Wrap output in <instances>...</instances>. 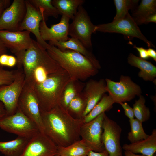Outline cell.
Wrapping results in <instances>:
<instances>
[{
	"instance_id": "6da1fadb",
	"label": "cell",
	"mask_w": 156,
	"mask_h": 156,
	"mask_svg": "<svg viewBox=\"0 0 156 156\" xmlns=\"http://www.w3.org/2000/svg\"><path fill=\"white\" fill-rule=\"evenodd\" d=\"M44 133L57 146L66 147L81 140L83 119L73 118L60 104L50 111H40Z\"/></svg>"
},
{
	"instance_id": "7a4b0ae2",
	"label": "cell",
	"mask_w": 156,
	"mask_h": 156,
	"mask_svg": "<svg viewBox=\"0 0 156 156\" xmlns=\"http://www.w3.org/2000/svg\"><path fill=\"white\" fill-rule=\"evenodd\" d=\"M46 50L50 56L67 72L71 81H85L96 75L101 68L86 57L73 50H61L50 45Z\"/></svg>"
},
{
	"instance_id": "3957f363",
	"label": "cell",
	"mask_w": 156,
	"mask_h": 156,
	"mask_svg": "<svg viewBox=\"0 0 156 156\" xmlns=\"http://www.w3.org/2000/svg\"><path fill=\"white\" fill-rule=\"evenodd\" d=\"M70 80L68 73L62 68L48 75L42 82L35 84L34 89L40 111H48L60 104L64 90Z\"/></svg>"
},
{
	"instance_id": "277c9868",
	"label": "cell",
	"mask_w": 156,
	"mask_h": 156,
	"mask_svg": "<svg viewBox=\"0 0 156 156\" xmlns=\"http://www.w3.org/2000/svg\"><path fill=\"white\" fill-rule=\"evenodd\" d=\"M0 128L29 139L40 132L36 125L18 108L13 114L6 115L0 119Z\"/></svg>"
},
{
	"instance_id": "5b68a950",
	"label": "cell",
	"mask_w": 156,
	"mask_h": 156,
	"mask_svg": "<svg viewBox=\"0 0 156 156\" xmlns=\"http://www.w3.org/2000/svg\"><path fill=\"white\" fill-rule=\"evenodd\" d=\"M97 31L118 33L128 37L136 38L144 41L149 48L155 47L152 42L143 35L129 13L123 18L118 20L95 25L94 33Z\"/></svg>"
},
{
	"instance_id": "8992f818",
	"label": "cell",
	"mask_w": 156,
	"mask_h": 156,
	"mask_svg": "<svg viewBox=\"0 0 156 156\" xmlns=\"http://www.w3.org/2000/svg\"><path fill=\"white\" fill-rule=\"evenodd\" d=\"M34 84L25 81L18 99V108L36 125L40 132L44 133L39 102L34 89Z\"/></svg>"
},
{
	"instance_id": "52a82bcc",
	"label": "cell",
	"mask_w": 156,
	"mask_h": 156,
	"mask_svg": "<svg viewBox=\"0 0 156 156\" xmlns=\"http://www.w3.org/2000/svg\"><path fill=\"white\" fill-rule=\"evenodd\" d=\"M69 24L68 35L79 40L88 49L92 47L91 36L95 25L91 22L82 5L80 6Z\"/></svg>"
},
{
	"instance_id": "ba28073f",
	"label": "cell",
	"mask_w": 156,
	"mask_h": 156,
	"mask_svg": "<svg viewBox=\"0 0 156 156\" xmlns=\"http://www.w3.org/2000/svg\"><path fill=\"white\" fill-rule=\"evenodd\" d=\"M105 81L107 92L115 103L119 104L130 101L142 94L140 86L134 82L129 76L121 75L118 82L108 78L106 79Z\"/></svg>"
},
{
	"instance_id": "9c48e42d",
	"label": "cell",
	"mask_w": 156,
	"mask_h": 156,
	"mask_svg": "<svg viewBox=\"0 0 156 156\" xmlns=\"http://www.w3.org/2000/svg\"><path fill=\"white\" fill-rule=\"evenodd\" d=\"M27 31L0 30V38L7 47L16 56L18 68H22V60L25 52L31 46L33 39Z\"/></svg>"
},
{
	"instance_id": "30bf717a",
	"label": "cell",
	"mask_w": 156,
	"mask_h": 156,
	"mask_svg": "<svg viewBox=\"0 0 156 156\" xmlns=\"http://www.w3.org/2000/svg\"><path fill=\"white\" fill-rule=\"evenodd\" d=\"M25 83L22 68H18L13 81L8 85L0 86V101L3 104L6 115L13 114L18 108L19 97Z\"/></svg>"
},
{
	"instance_id": "8fae6325",
	"label": "cell",
	"mask_w": 156,
	"mask_h": 156,
	"mask_svg": "<svg viewBox=\"0 0 156 156\" xmlns=\"http://www.w3.org/2000/svg\"><path fill=\"white\" fill-rule=\"evenodd\" d=\"M105 112L92 120L84 123L81 128V139L92 151L101 152L105 150L101 140L103 123Z\"/></svg>"
},
{
	"instance_id": "7c38bea8",
	"label": "cell",
	"mask_w": 156,
	"mask_h": 156,
	"mask_svg": "<svg viewBox=\"0 0 156 156\" xmlns=\"http://www.w3.org/2000/svg\"><path fill=\"white\" fill-rule=\"evenodd\" d=\"M103 128L101 140L109 156H123L120 142L121 127L105 114Z\"/></svg>"
},
{
	"instance_id": "4fadbf2b",
	"label": "cell",
	"mask_w": 156,
	"mask_h": 156,
	"mask_svg": "<svg viewBox=\"0 0 156 156\" xmlns=\"http://www.w3.org/2000/svg\"><path fill=\"white\" fill-rule=\"evenodd\" d=\"M25 2L26 13L19 27L18 31H27L31 32L36 37V41L47 49L50 45L42 39L40 31V24L44 16L43 9L36 8L28 0H25Z\"/></svg>"
},
{
	"instance_id": "5bb4252c",
	"label": "cell",
	"mask_w": 156,
	"mask_h": 156,
	"mask_svg": "<svg viewBox=\"0 0 156 156\" xmlns=\"http://www.w3.org/2000/svg\"><path fill=\"white\" fill-rule=\"evenodd\" d=\"M57 146L44 133L39 132L29 140L20 156H55Z\"/></svg>"
},
{
	"instance_id": "9a60e30c",
	"label": "cell",
	"mask_w": 156,
	"mask_h": 156,
	"mask_svg": "<svg viewBox=\"0 0 156 156\" xmlns=\"http://www.w3.org/2000/svg\"><path fill=\"white\" fill-rule=\"evenodd\" d=\"M26 12L25 0H14L4 10L0 18V30L18 31Z\"/></svg>"
},
{
	"instance_id": "2e32d148",
	"label": "cell",
	"mask_w": 156,
	"mask_h": 156,
	"mask_svg": "<svg viewBox=\"0 0 156 156\" xmlns=\"http://www.w3.org/2000/svg\"><path fill=\"white\" fill-rule=\"evenodd\" d=\"M67 16L62 15L60 21L56 24L52 25L50 28L47 25L44 16L41 22L40 31L42 39L46 41H65L68 40L69 21Z\"/></svg>"
},
{
	"instance_id": "e0dca14e",
	"label": "cell",
	"mask_w": 156,
	"mask_h": 156,
	"mask_svg": "<svg viewBox=\"0 0 156 156\" xmlns=\"http://www.w3.org/2000/svg\"><path fill=\"white\" fill-rule=\"evenodd\" d=\"M82 92L86 103L83 118L93 109L107 92L105 80L91 79L85 84Z\"/></svg>"
},
{
	"instance_id": "ac0fdd59",
	"label": "cell",
	"mask_w": 156,
	"mask_h": 156,
	"mask_svg": "<svg viewBox=\"0 0 156 156\" xmlns=\"http://www.w3.org/2000/svg\"><path fill=\"white\" fill-rule=\"evenodd\" d=\"M122 148L124 151L134 153H141L146 156H154L156 152V129H154L146 139L129 144H125Z\"/></svg>"
},
{
	"instance_id": "d6986e66",
	"label": "cell",
	"mask_w": 156,
	"mask_h": 156,
	"mask_svg": "<svg viewBox=\"0 0 156 156\" xmlns=\"http://www.w3.org/2000/svg\"><path fill=\"white\" fill-rule=\"evenodd\" d=\"M48 44L50 45L55 46L61 50L69 49L79 53L88 58L96 65L101 68L99 61L94 55L76 39L71 37L65 41H49Z\"/></svg>"
},
{
	"instance_id": "ffe728a7",
	"label": "cell",
	"mask_w": 156,
	"mask_h": 156,
	"mask_svg": "<svg viewBox=\"0 0 156 156\" xmlns=\"http://www.w3.org/2000/svg\"><path fill=\"white\" fill-rule=\"evenodd\" d=\"M128 63L139 68L138 76L146 81H153L156 77V67L151 62L130 53L127 57Z\"/></svg>"
},
{
	"instance_id": "44dd1931",
	"label": "cell",
	"mask_w": 156,
	"mask_h": 156,
	"mask_svg": "<svg viewBox=\"0 0 156 156\" xmlns=\"http://www.w3.org/2000/svg\"><path fill=\"white\" fill-rule=\"evenodd\" d=\"M29 139L18 136L7 142H0V152L5 156H20L23 152Z\"/></svg>"
},
{
	"instance_id": "7402d4cb",
	"label": "cell",
	"mask_w": 156,
	"mask_h": 156,
	"mask_svg": "<svg viewBox=\"0 0 156 156\" xmlns=\"http://www.w3.org/2000/svg\"><path fill=\"white\" fill-rule=\"evenodd\" d=\"M155 14H156V0H142L132 12L131 16L138 25L144 24L148 17Z\"/></svg>"
},
{
	"instance_id": "603a6c76",
	"label": "cell",
	"mask_w": 156,
	"mask_h": 156,
	"mask_svg": "<svg viewBox=\"0 0 156 156\" xmlns=\"http://www.w3.org/2000/svg\"><path fill=\"white\" fill-rule=\"evenodd\" d=\"M84 0H52L53 5L57 9L59 14L72 19L79 7L84 3Z\"/></svg>"
},
{
	"instance_id": "cb8c5ba5",
	"label": "cell",
	"mask_w": 156,
	"mask_h": 156,
	"mask_svg": "<svg viewBox=\"0 0 156 156\" xmlns=\"http://www.w3.org/2000/svg\"><path fill=\"white\" fill-rule=\"evenodd\" d=\"M85 85V84L79 81L70 80L64 90L60 101V105L67 110L70 102L75 96L82 92Z\"/></svg>"
},
{
	"instance_id": "d4e9b609",
	"label": "cell",
	"mask_w": 156,
	"mask_h": 156,
	"mask_svg": "<svg viewBox=\"0 0 156 156\" xmlns=\"http://www.w3.org/2000/svg\"><path fill=\"white\" fill-rule=\"evenodd\" d=\"M60 156H86L91 150L81 139L66 147L57 146Z\"/></svg>"
},
{
	"instance_id": "484cf974",
	"label": "cell",
	"mask_w": 156,
	"mask_h": 156,
	"mask_svg": "<svg viewBox=\"0 0 156 156\" xmlns=\"http://www.w3.org/2000/svg\"><path fill=\"white\" fill-rule=\"evenodd\" d=\"M115 102L109 95L105 94L93 109L83 118L84 123L95 118L102 113L110 110Z\"/></svg>"
},
{
	"instance_id": "4316f807",
	"label": "cell",
	"mask_w": 156,
	"mask_h": 156,
	"mask_svg": "<svg viewBox=\"0 0 156 156\" xmlns=\"http://www.w3.org/2000/svg\"><path fill=\"white\" fill-rule=\"evenodd\" d=\"M86 105V100L81 92L70 102L68 106L67 111L73 118L83 119Z\"/></svg>"
},
{
	"instance_id": "83f0119b",
	"label": "cell",
	"mask_w": 156,
	"mask_h": 156,
	"mask_svg": "<svg viewBox=\"0 0 156 156\" xmlns=\"http://www.w3.org/2000/svg\"><path fill=\"white\" fill-rule=\"evenodd\" d=\"M139 0H114L116 14L113 21H116L125 17L130 10L133 11L138 6Z\"/></svg>"
},
{
	"instance_id": "f1b7e54d",
	"label": "cell",
	"mask_w": 156,
	"mask_h": 156,
	"mask_svg": "<svg viewBox=\"0 0 156 156\" xmlns=\"http://www.w3.org/2000/svg\"><path fill=\"white\" fill-rule=\"evenodd\" d=\"M131 130L128 134L127 139L131 143H133L145 139L149 136L144 131L142 123L136 118L129 119Z\"/></svg>"
},
{
	"instance_id": "f546056e",
	"label": "cell",
	"mask_w": 156,
	"mask_h": 156,
	"mask_svg": "<svg viewBox=\"0 0 156 156\" xmlns=\"http://www.w3.org/2000/svg\"><path fill=\"white\" fill-rule=\"evenodd\" d=\"M135 101L133 108L136 119L142 123L148 120L150 118L151 112L148 108L145 105L146 100L142 95Z\"/></svg>"
},
{
	"instance_id": "4dcf8cb0",
	"label": "cell",
	"mask_w": 156,
	"mask_h": 156,
	"mask_svg": "<svg viewBox=\"0 0 156 156\" xmlns=\"http://www.w3.org/2000/svg\"><path fill=\"white\" fill-rule=\"evenodd\" d=\"M30 3L36 8H41L43 9V14L45 21L49 16L57 18L59 13L52 4V0H28Z\"/></svg>"
},
{
	"instance_id": "1f68e13d",
	"label": "cell",
	"mask_w": 156,
	"mask_h": 156,
	"mask_svg": "<svg viewBox=\"0 0 156 156\" xmlns=\"http://www.w3.org/2000/svg\"><path fill=\"white\" fill-rule=\"evenodd\" d=\"M17 69L9 70L0 69V86L8 85L14 81L16 75Z\"/></svg>"
},
{
	"instance_id": "d6a6232c",
	"label": "cell",
	"mask_w": 156,
	"mask_h": 156,
	"mask_svg": "<svg viewBox=\"0 0 156 156\" xmlns=\"http://www.w3.org/2000/svg\"><path fill=\"white\" fill-rule=\"evenodd\" d=\"M17 63V60L16 57L6 53L0 56V64L2 66L9 67H13Z\"/></svg>"
},
{
	"instance_id": "836d02e7",
	"label": "cell",
	"mask_w": 156,
	"mask_h": 156,
	"mask_svg": "<svg viewBox=\"0 0 156 156\" xmlns=\"http://www.w3.org/2000/svg\"><path fill=\"white\" fill-rule=\"evenodd\" d=\"M123 108L125 115L129 119L135 118L134 111L133 108L131 107L126 102H121L119 103Z\"/></svg>"
},
{
	"instance_id": "e575fe53",
	"label": "cell",
	"mask_w": 156,
	"mask_h": 156,
	"mask_svg": "<svg viewBox=\"0 0 156 156\" xmlns=\"http://www.w3.org/2000/svg\"><path fill=\"white\" fill-rule=\"evenodd\" d=\"M133 47L137 49L138 52L140 57L146 60L149 58L147 49L142 47H138L134 45Z\"/></svg>"
},
{
	"instance_id": "d590c367",
	"label": "cell",
	"mask_w": 156,
	"mask_h": 156,
	"mask_svg": "<svg viewBox=\"0 0 156 156\" xmlns=\"http://www.w3.org/2000/svg\"><path fill=\"white\" fill-rule=\"evenodd\" d=\"M9 0H0V18L4 10L10 5Z\"/></svg>"
},
{
	"instance_id": "8d00e7d4",
	"label": "cell",
	"mask_w": 156,
	"mask_h": 156,
	"mask_svg": "<svg viewBox=\"0 0 156 156\" xmlns=\"http://www.w3.org/2000/svg\"><path fill=\"white\" fill-rule=\"evenodd\" d=\"M86 156H109V154L105 149L103 151L100 152L90 150Z\"/></svg>"
},
{
	"instance_id": "74e56055",
	"label": "cell",
	"mask_w": 156,
	"mask_h": 156,
	"mask_svg": "<svg viewBox=\"0 0 156 156\" xmlns=\"http://www.w3.org/2000/svg\"><path fill=\"white\" fill-rule=\"evenodd\" d=\"M149 57L152 58L155 62L156 61V51L153 49L149 48L147 49Z\"/></svg>"
},
{
	"instance_id": "f35d334b",
	"label": "cell",
	"mask_w": 156,
	"mask_h": 156,
	"mask_svg": "<svg viewBox=\"0 0 156 156\" xmlns=\"http://www.w3.org/2000/svg\"><path fill=\"white\" fill-rule=\"evenodd\" d=\"M150 22L156 23V14L151 15L148 17L145 20L144 24H147Z\"/></svg>"
},
{
	"instance_id": "ab89813d",
	"label": "cell",
	"mask_w": 156,
	"mask_h": 156,
	"mask_svg": "<svg viewBox=\"0 0 156 156\" xmlns=\"http://www.w3.org/2000/svg\"><path fill=\"white\" fill-rule=\"evenodd\" d=\"M7 48L0 38V56L2 54L6 53Z\"/></svg>"
},
{
	"instance_id": "60d3db41",
	"label": "cell",
	"mask_w": 156,
	"mask_h": 156,
	"mask_svg": "<svg viewBox=\"0 0 156 156\" xmlns=\"http://www.w3.org/2000/svg\"><path fill=\"white\" fill-rule=\"evenodd\" d=\"M6 115V112L3 103L0 101V119Z\"/></svg>"
},
{
	"instance_id": "b9f144b4",
	"label": "cell",
	"mask_w": 156,
	"mask_h": 156,
	"mask_svg": "<svg viewBox=\"0 0 156 156\" xmlns=\"http://www.w3.org/2000/svg\"><path fill=\"white\" fill-rule=\"evenodd\" d=\"M125 156H146L144 155H138L133 153L130 151H125L124 152Z\"/></svg>"
},
{
	"instance_id": "7bdbcfd3",
	"label": "cell",
	"mask_w": 156,
	"mask_h": 156,
	"mask_svg": "<svg viewBox=\"0 0 156 156\" xmlns=\"http://www.w3.org/2000/svg\"><path fill=\"white\" fill-rule=\"evenodd\" d=\"M3 68V66H2L0 64V69Z\"/></svg>"
},
{
	"instance_id": "ee69618b",
	"label": "cell",
	"mask_w": 156,
	"mask_h": 156,
	"mask_svg": "<svg viewBox=\"0 0 156 156\" xmlns=\"http://www.w3.org/2000/svg\"><path fill=\"white\" fill-rule=\"evenodd\" d=\"M55 156H60L58 154H57V155H56Z\"/></svg>"
},
{
	"instance_id": "f6af8a7d",
	"label": "cell",
	"mask_w": 156,
	"mask_h": 156,
	"mask_svg": "<svg viewBox=\"0 0 156 156\" xmlns=\"http://www.w3.org/2000/svg\"><path fill=\"white\" fill-rule=\"evenodd\" d=\"M154 156H156V154H155Z\"/></svg>"
}]
</instances>
